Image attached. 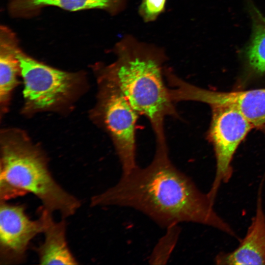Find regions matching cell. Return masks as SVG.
Masks as SVG:
<instances>
[{
  "label": "cell",
  "mask_w": 265,
  "mask_h": 265,
  "mask_svg": "<svg viewBox=\"0 0 265 265\" xmlns=\"http://www.w3.org/2000/svg\"><path fill=\"white\" fill-rule=\"evenodd\" d=\"M262 128L263 129L264 131L265 132V125L264 126H263Z\"/></svg>",
  "instance_id": "2e32d148"
},
{
  "label": "cell",
  "mask_w": 265,
  "mask_h": 265,
  "mask_svg": "<svg viewBox=\"0 0 265 265\" xmlns=\"http://www.w3.org/2000/svg\"><path fill=\"white\" fill-rule=\"evenodd\" d=\"M102 80L100 115L113 141L122 174H127L137 166L135 125L139 114L113 82L104 78Z\"/></svg>",
  "instance_id": "277c9868"
},
{
  "label": "cell",
  "mask_w": 265,
  "mask_h": 265,
  "mask_svg": "<svg viewBox=\"0 0 265 265\" xmlns=\"http://www.w3.org/2000/svg\"><path fill=\"white\" fill-rule=\"evenodd\" d=\"M166 0H142L138 13L146 23L155 21L165 10Z\"/></svg>",
  "instance_id": "9a60e30c"
},
{
  "label": "cell",
  "mask_w": 265,
  "mask_h": 265,
  "mask_svg": "<svg viewBox=\"0 0 265 265\" xmlns=\"http://www.w3.org/2000/svg\"><path fill=\"white\" fill-rule=\"evenodd\" d=\"M250 12L252 23L250 41L245 55L249 67L260 74L265 73V17L253 5Z\"/></svg>",
  "instance_id": "4fadbf2b"
},
{
  "label": "cell",
  "mask_w": 265,
  "mask_h": 265,
  "mask_svg": "<svg viewBox=\"0 0 265 265\" xmlns=\"http://www.w3.org/2000/svg\"><path fill=\"white\" fill-rule=\"evenodd\" d=\"M260 185L255 214L244 238L238 246L228 252H220L215 258L217 265H265V214L263 206L262 188Z\"/></svg>",
  "instance_id": "9c48e42d"
},
{
  "label": "cell",
  "mask_w": 265,
  "mask_h": 265,
  "mask_svg": "<svg viewBox=\"0 0 265 265\" xmlns=\"http://www.w3.org/2000/svg\"><path fill=\"white\" fill-rule=\"evenodd\" d=\"M18 46L15 34L8 27L0 26V100L5 103L17 83L20 73L16 50Z\"/></svg>",
  "instance_id": "7c38bea8"
},
{
  "label": "cell",
  "mask_w": 265,
  "mask_h": 265,
  "mask_svg": "<svg viewBox=\"0 0 265 265\" xmlns=\"http://www.w3.org/2000/svg\"><path fill=\"white\" fill-rule=\"evenodd\" d=\"M179 225L166 228V232L154 247L148 262L152 265H165L168 261L177 245L181 233Z\"/></svg>",
  "instance_id": "5bb4252c"
},
{
  "label": "cell",
  "mask_w": 265,
  "mask_h": 265,
  "mask_svg": "<svg viewBox=\"0 0 265 265\" xmlns=\"http://www.w3.org/2000/svg\"><path fill=\"white\" fill-rule=\"evenodd\" d=\"M212 108L208 136L214 150L216 170L207 195L213 204L221 184L228 183L232 177L233 171L231 163L238 147L254 127L235 108L221 106Z\"/></svg>",
  "instance_id": "5b68a950"
},
{
  "label": "cell",
  "mask_w": 265,
  "mask_h": 265,
  "mask_svg": "<svg viewBox=\"0 0 265 265\" xmlns=\"http://www.w3.org/2000/svg\"><path fill=\"white\" fill-rule=\"evenodd\" d=\"M115 61L103 69L101 77L113 82L139 115L149 121L156 148H168L164 120L178 114L164 79V50L126 35L114 46Z\"/></svg>",
  "instance_id": "7a4b0ae2"
},
{
  "label": "cell",
  "mask_w": 265,
  "mask_h": 265,
  "mask_svg": "<svg viewBox=\"0 0 265 265\" xmlns=\"http://www.w3.org/2000/svg\"><path fill=\"white\" fill-rule=\"evenodd\" d=\"M43 227L41 218L31 219L23 205L10 204L0 200V264L23 262L30 242L37 234L43 233Z\"/></svg>",
  "instance_id": "ba28073f"
},
{
  "label": "cell",
  "mask_w": 265,
  "mask_h": 265,
  "mask_svg": "<svg viewBox=\"0 0 265 265\" xmlns=\"http://www.w3.org/2000/svg\"><path fill=\"white\" fill-rule=\"evenodd\" d=\"M44 240L37 249L39 263L42 265H77L78 261L70 251L66 240L65 218L54 220L53 212L40 209Z\"/></svg>",
  "instance_id": "30bf717a"
},
{
  "label": "cell",
  "mask_w": 265,
  "mask_h": 265,
  "mask_svg": "<svg viewBox=\"0 0 265 265\" xmlns=\"http://www.w3.org/2000/svg\"><path fill=\"white\" fill-rule=\"evenodd\" d=\"M29 192L42 208L63 218L75 214L80 201L54 179L41 153L27 143L11 139L2 143L0 159V200Z\"/></svg>",
  "instance_id": "3957f363"
},
{
  "label": "cell",
  "mask_w": 265,
  "mask_h": 265,
  "mask_svg": "<svg viewBox=\"0 0 265 265\" xmlns=\"http://www.w3.org/2000/svg\"><path fill=\"white\" fill-rule=\"evenodd\" d=\"M126 3V0H12L9 8L12 14L19 16L31 14L49 6L71 11L100 9L114 15L124 9Z\"/></svg>",
  "instance_id": "8fae6325"
},
{
  "label": "cell",
  "mask_w": 265,
  "mask_h": 265,
  "mask_svg": "<svg viewBox=\"0 0 265 265\" xmlns=\"http://www.w3.org/2000/svg\"><path fill=\"white\" fill-rule=\"evenodd\" d=\"M91 207L129 208L160 227L194 223L216 228L235 238V232L213 209L207 194L172 162L168 149H157L149 164L136 166L113 186L95 194Z\"/></svg>",
  "instance_id": "6da1fadb"
},
{
  "label": "cell",
  "mask_w": 265,
  "mask_h": 265,
  "mask_svg": "<svg viewBox=\"0 0 265 265\" xmlns=\"http://www.w3.org/2000/svg\"><path fill=\"white\" fill-rule=\"evenodd\" d=\"M24 83V96L31 108L50 107L65 99L75 87L78 76L43 64L16 50Z\"/></svg>",
  "instance_id": "8992f818"
},
{
  "label": "cell",
  "mask_w": 265,
  "mask_h": 265,
  "mask_svg": "<svg viewBox=\"0 0 265 265\" xmlns=\"http://www.w3.org/2000/svg\"><path fill=\"white\" fill-rule=\"evenodd\" d=\"M166 80L174 102L193 101L206 103L211 107L228 106L241 113L254 127L265 125V89L220 92L203 89L182 80L173 71L166 74Z\"/></svg>",
  "instance_id": "52a82bcc"
}]
</instances>
